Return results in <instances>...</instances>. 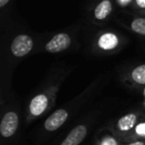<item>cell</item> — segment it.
Here are the masks:
<instances>
[{
    "mask_svg": "<svg viewBox=\"0 0 145 145\" xmlns=\"http://www.w3.org/2000/svg\"><path fill=\"white\" fill-rule=\"evenodd\" d=\"M87 98H89V94L87 95V92H85L83 95L79 96V98L70 101L64 107L59 108L52 114H50L43 122L40 135L38 136L39 139H46L49 135L60 129L68 121L70 116H73L77 111H79L83 104L87 103Z\"/></svg>",
    "mask_w": 145,
    "mask_h": 145,
    "instance_id": "1",
    "label": "cell"
},
{
    "mask_svg": "<svg viewBox=\"0 0 145 145\" xmlns=\"http://www.w3.org/2000/svg\"><path fill=\"white\" fill-rule=\"evenodd\" d=\"M20 125V112L15 103L9 104L3 108L1 120H0V135L2 143H7L15 137Z\"/></svg>",
    "mask_w": 145,
    "mask_h": 145,
    "instance_id": "2",
    "label": "cell"
},
{
    "mask_svg": "<svg viewBox=\"0 0 145 145\" xmlns=\"http://www.w3.org/2000/svg\"><path fill=\"white\" fill-rule=\"evenodd\" d=\"M142 114L138 112H130L118 118L111 125V132L117 137L126 139L130 133L133 131L139 122L142 121Z\"/></svg>",
    "mask_w": 145,
    "mask_h": 145,
    "instance_id": "3",
    "label": "cell"
},
{
    "mask_svg": "<svg viewBox=\"0 0 145 145\" xmlns=\"http://www.w3.org/2000/svg\"><path fill=\"white\" fill-rule=\"evenodd\" d=\"M93 120V118H87L85 121L77 123L68 132L59 145H79L89 134Z\"/></svg>",
    "mask_w": 145,
    "mask_h": 145,
    "instance_id": "4",
    "label": "cell"
},
{
    "mask_svg": "<svg viewBox=\"0 0 145 145\" xmlns=\"http://www.w3.org/2000/svg\"><path fill=\"white\" fill-rule=\"evenodd\" d=\"M33 48V40L28 35H19L15 37L11 44V52L16 57L27 56Z\"/></svg>",
    "mask_w": 145,
    "mask_h": 145,
    "instance_id": "5",
    "label": "cell"
},
{
    "mask_svg": "<svg viewBox=\"0 0 145 145\" xmlns=\"http://www.w3.org/2000/svg\"><path fill=\"white\" fill-rule=\"evenodd\" d=\"M70 46V36L68 34H65V33H61V34H58L55 37H53L52 40L47 42L45 48L50 54H57V52H60L67 50Z\"/></svg>",
    "mask_w": 145,
    "mask_h": 145,
    "instance_id": "6",
    "label": "cell"
},
{
    "mask_svg": "<svg viewBox=\"0 0 145 145\" xmlns=\"http://www.w3.org/2000/svg\"><path fill=\"white\" fill-rule=\"evenodd\" d=\"M99 46L103 50H111L115 48L118 44V39L112 33H105L101 35L99 39Z\"/></svg>",
    "mask_w": 145,
    "mask_h": 145,
    "instance_id": "7",
    "label": "cell"
},
{
    "mask_svg": "<svg viewBox=\"0 0 145 145\" xmlns=\"http://www.w3.org/2000/svg\"><path fill=\"white\" fill-rule=\"evenodd\" d=\"M112 10L111 2L109 0H103L95 9V17L97 20H103L110 14Z\"/></svg>",
    "mask_w": 145,
    "mask_h": 145,
    "instance_id": "8",
    "label": "cell"
},
{
    "mask_svg": "<svg viewBox=\"0 0 145 145\" xmlns=\"http://www.w3.org/2000/svg\"><path fill=\"white\" fill-rule=\"evenodd\" d=\"M130 79L135 85L145 86V64H141L132 69Z\"/></svg>",
    "mask_w": 145,
    "mask_h": 145,
    "instance_id": "9",
    "label": "cell"
},
{
    "mask_svg": "<svg viewBox=\"0 0 145 145\" xmlns=\"http://www.w3.org/2000/svg\"><path fill=\"white\" fill-rule=\"evenodd\" d=\"M125 140H145V121L142 120L141 122H139Z\"/></svg>",
    "mask_w": 145,
    "mask_h": 145,
    "instance_id": "10",
    "label": "cell"
},
{
    "mask_svg": "<svg viewBox=\"0 0 145 145\" xmlns=\"http://www.w3.org/2000/svg\"><path fill=\"white\" fill-rule=\"evenodd\" d=\"M119 139L120 138L117 137L113 132H111V134L105 133L97 137L95 145H120Z\"/></svg>",
    "mask_w": 145,
    "mask_h": 145,
    "instance_id": "11",
    "label": "cell"
},
{
    "mask_svg": "<svg viewBox=\"0 0 145 145\" xmlns=\"http://www.w3.org/2000/svg\"><path fill=\"white\" fill-rule=\"evenodd\" d=\"M131 29L135 33L139 35L145 36V19L144 18H138L135 19L131 23Z\"/></svg>",
    "mask_w": 145,
    "mask_h": 145,
    "instance_id": "12",
    "label": "cell"
},
{
    "mask_svg": "<svg viewBox=\"0 0 145 145\" xmlns=\"http://www.w3.org/2000/svg\"><path fill=\"white\" fill-rule=\"evenodd\" d=\"M124 145H145V140H132V141H127V143Z\"/></svg>",
    "mask_w": 145,
    "mask_h": 145,
    "instance_id": "13",
    "label": "cell"
},
{
    "mask_svg": "<svg viewBox=\"0 0 145 145\" xmlns=\"http://www.w3.org/2000/svg\"><path fill=\"white\" fill-rule=\"evenodd\" d=\"M136 4L139 6L140 8H145V0H135Z\"/></svg>",
    "mask_w": 145,
    "mask_h": 145,
    "instance_id": "14",
    "label": "cell"
},
{
    "mask_svg": "<svg viewBox=\"0 0 145 145\" xmlns=\"http://www.w3.org/2000/svg\"><path fill=\"white\" fill-rule=\"evenodd\" d=\"M9 0H0V7H4L8 3Z\"/></svg>",
    "mask_w": 145,
    "mask_h": 145,
    "instance_id": "15",
    "label": "cell"
},
{
    "mask_svg": "<svg viewBox=\"0 0 145 145\" xmlns=\"http://www.w3.org/2000/svg\"><path fill=\"white\" fill-rule=\"evenodd\" d=\"M119 1H120V4H121V5H125V4H127L130 0H119Z\"/></svg>",
    "mask_w": 145,
    "mask_h": 145,
    "instance_id": "16",
    "label": "cell"
}]
</instances>
